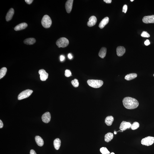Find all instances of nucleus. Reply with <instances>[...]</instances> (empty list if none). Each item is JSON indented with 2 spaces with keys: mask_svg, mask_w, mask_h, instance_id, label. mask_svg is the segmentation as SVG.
Instances as JSON below:
<instances>
[{
  "mask_svg": "<svg viewBox=\"0 0 154 154\" xmlns=\"http://www.w3.org/2000/svg\"><path fill=\"white\" fill-rule=\"evenodd\" d=\"M124 106L128 109H133L138 107L139 103L135 98L127 97L124 98L123 100Z\"/></svg>",
  "mask_w": 154,
  "mask_h": 154,
  "instance_id": "1",
  "label": "nucleus"
},
{
  "mask_svg": "<svg viewBox=\"0 0 154 154\" xmlns=\"http://www.w3.org/2000/svg\"><path fill=\"white\" fill-rule=\"evenodd\" d=\"M87 83L89 86L95 88H99L103 84V81L97 80H88L87 81Z\"/></svg>",
  "mask_w": 154,
  "mask_h": 154,
  "instance_id": "2",
  "label": "nucleus"
},
{
  "mask_svg": "<svg viewBox=\"0 0 154 154\" xmlns=\"http://www.w3.org/2000/svg\"><path fill=\"white\" fill-rule=\"evenodd\" d=\"M41 23L43 27L48 28L51 26L52 22L50 17L48 15H45L42 19Z\"/></svg>",
  "mask_w": 154,
  "mask_h": 154,
  "instance_id": "3",
  "label": "nucleus"
},
{
  "mask_svg": "<svg viewBox=\"0 0 154 154\" xmlns=\"http://www.w3.org/2000/svg\"><path fill=\"white\" fill-rule=\"evenodd\" d=\"M56 44L58 48H64L68 46L69 44V41L66 38H61L57 41Z\"/></svg>",
  "mask_w": 154,
  "mask_h": 154,
  "instance_id": "4",
  "label": "nucleus"
},
{
  "mask_svg": "<svg viewBox=\"0 0 154 154\" xmlns=\"http://www.w3.org/2000/svg\"><path fill=\"white\" fill-rule=\"evenodd\" d=\"M154 143V137L149 136L145 137L142 140L141 143L142 145L149 146L153 144Z\"/></svg>",
  "mask_w": 154,
  "mask_h": 154,
  "instance_id": "5",
  "label": "nucleus"
},
{
  "mask_svg": "<svg viewBox=\"0 0 154 154\" xmlns=\"http://www.w3.org/2000/svg\"><path fill=\"white\" fill-rule=\"evenodd\" d=\"M33 92L32 90L27 89L25 90L19 94L18 96V100H20L27 98L30 96Z\"/></svg>",
  "mask_w": 154,
  "mask_h": 154,
  "instance_id": "6",
  "label": "nucleus"
},
{
  "mask_svg": "<svg viewBox=\"0 0 154 154\" xmlns=\"http://www.w3.org/2000/svg\"><path fill=\"white\" fill-rule=\"evenodd\" d=\"M131 125V124L129 122L123 121L120 124L119 129L121 132H123L127 129H129L130 128Z\"/></svg>",
  "mask_w": 154,
  "mask_h": 154,
  "instance_id": "7",
  "label": "nucleus"
},
{
  "mask_svg": "<svg viewBox=\"0 0 154 154\" xmlns=\"http://www.w3.org/2000/svg\"><path fill=\"white\" fill-rule=\"evenodd\" d=\"M38 73L40 75V78L41 81H46L48 79V74L45 70L43 69L40 70L38 71Z\"/></svg>",
  "mask_w": 154,
  "mask_h": 154,
  "instance_id": "8",
  "label": "nucleus"
},
{
  "mask_svg": "<svg viewBox=\"0 0 154 154\" xmlns=\"http://www.w3.org/2000/svg\"><path fill=\"white\" fill-rule=\"evenodd\" d=\"M51 119V115L49 112H47L43 114L42 116V120L44 123H48Z\"/></svg>",
  "mask_w": 154,
  "mask_h": 154,
  "instance_id": "9",
  "label": "nucleus"
},
{
  "mask_svg": "<svg viewBox=\"0 0 154 154\" xmlns=\"http://www.w3.org/2000/svg\"><path fill=\"white\" fill-rule=\"evenodd\" d=\"M143 21L145 23H154V15L144 16L143 18Z\"/></svg>",
  "mask_w": 154,
  "mask_h": 154,
  "instance_id": "10",
  "label": "nucleus"
},
{
  "mask_svg": "<svg viewBox=\"0 0 154 154\" xmlns=\"http://www.w3.org/2000/svg\"><path fill=\"white\" fill-rule=\"evenodd\" d=\"M73 0H68L67 1L65 5V7L67 12L69 13L71 12L72 8Z\"/></svg>",
  "mask_w": 154,
  "mask_h": 154,
  "instance_id": "11",
  "label": "nucleus"
},
{
  "mask_svg": "<svg viewBox=\"0 0 154 154\" xmlns=\"http://www.w3.org/2000/svg\"><path fill=\"white\" fill-rule=\"evenodd\" d=\"M97 21V18L96 17L94 16H92L89 19V21L88 22L87 25L89 27H91L96 24Z\"/></svg>",
  "mask_w": 154,
  "mask_h": 154,
  "instance_id": "12",
  "label": "nucleus"
},
{
  "mask_svg": "<svg viewBox=\"0 0 154 154\" xmlns=\"http://www.w3.org/2000/svg\"><path fill=\"white\" fill-rule=\"evenodd\" d=\"M14 10L13 8H11L9 10L6 16V19L7 21L10 20L14 15Z\"/></svg>",
  "mask_w": 154,
  "mask_h": 154,
  "instance_id": "13",
  "label": "nucleus"
},
{
  "mask_svg": "<svg viewBox=\"0 0 154 154\" xmlns=\"http://www.w3.org/2000/svg\"><path fill=\"white\" fill-rule=\"evenodd\" d=\"M125 48L123 46H119L116 48V53L117 56H122L125 54Z\"/></svg>",
  "mask_w": 154,
  "mask_h": 154,
  "instance_id": "14",
  "label": "nucleus"
},
{
  "mask_svg": "<svg viewBox=\"0 0 154 154\" xmlns=\"http://www.w3.org/2000/svg\"><path fill=\"white\" fill-rule=\"evenodd\" d=\"M27 26V23H21L16 26L14 28V29L16 31L21 30L25 29Z\"/></svg>",
  "mask_w": 154,
  "mask_h": 154,
  "instance_id": "15",
  "label": "nucleus"
},
{
  "mask_svg": "<svg viewBox=\"0 0 154 154\" xmlns=\"http://www.w3.org/2000/svg\"><path fill=\"white\" fill-rule=\"evenodd\" d=\"M109 21V18L108 17H106L104 18L100 22L99 25V27L100 29H103L106 25L108 24Z\"/></svg>",
  "mask_w": 154,
  "mask_h": 154,
  "instance_id": "16",
  "label": "nucleus"
},
{
  "mask_svg": "<svg viewBox=\"0 0 154 154\" xmlns=\"http://www.w3.org/2000/svg\"><path fill=\"white\" fill-rule=\"evenodd\" d=\"M114 120V118L112 116H107L105 120V123L108 126L111 125Z\"/></svg>",
  "mask_w": 154,
  "mask_h": 154,
  "instance_id": "17",
  "label": "nucleus"
},
{
  "mask_svg": "<svg viewBox=\"0 0 154 154\" xmlns=\"http://www.w3.org/2000/svg\"><path fill=\"white\" fill-rule=\"evenodd\" d=\"M35 140L38 146H42L44 144V141L42 138L39 136H36L35 138Z\"/></svg>",
  "mask_w": 154,
  "mask_h": 154,
  "instance_id": "18",
  "label": "nucleus"
},
{
  "mask_svg": "<svg viewBox=\"0 0 154 154\" xmlns=\"http://www.w3.org/2000/svg\"><path fill=\"white\" fill-rule=\"evenodd\" d=\"M114 137L113 134L111 133H109L105 135V140L107 143H108L113 139Z\"/></svg>",
  "mask_w": 154,
  "mask_h": 154,
  "instance_id": "19",
  "label": "nucleus"
},
{
  "mask_svg": "<svg viewBox=\"0 0 154 154\" xmlns=\"http://www.w3.org/2000/svg\"><path fill=\"white\" fill-rule=\"evenodd\" d=\"M36 42V40L33 38H26L24 41V43L27 45H32L34 44Z\"/></svg>",
  "mask_w": 154,
  "mask_h": 154,
  "instance_id": "20",
  "label": "nucleus"
},
{
  "mask_svg": "<svg viewBox=\"0 0 154 154\" xmlns=\"http://www.w3.org/2000/svg\"><path fill=\"white\" fill-rule=\"evenodd\" d=\"M137 76V75L136 73H132L127 75L125 77V79L127 81H130L132 80L135 79Z\"/></svg>",
  "mask_w": 154,
  "mask_h": 154,
  "instance_id": "21",
  "label": "nucleus"
},
{
  "mask_svg": "<svg viewBox=\"0 0 154 154\" xmlns=\"http://www.w3.org/2000/svg\"><path fill=\"white\" fill-rule=\"evenodd\" d=\"M53 144H54L55 149L57 150H59L61 146V141L59 138H57L55 139Z\"/></svg>",
  "mask_w": 154,
  "mask_h": 154,
  "instance_id": "22",
  "label": "nucleus"
},
{
  "mask_svg": "<svg viewBox=\"0 0 154 154\" xmlns=\"http://www.w3.org/2000/svg\"><path fill=\"white\" fill-rule=\"evenodd\" d=\"M106 48L103 47L100 49L98 53V56L100 58H104L106 56Z\"/></svg>",
  "mask_w": 154,
  "mask_h": 154,
  "instance_id": "23",
  "label": "nucleus"
},
{
  "mask_svg": "<svg viewBox=\"0 0 154 154\" xmlns=\"http://www.w3.org/2000/svg\"><path fill=\"white\" fill-rule=\"evenodd\" d=\"M7 69L5 67H3L0 70V79H1L6 75Z\"/></svg>",
  "mask_w": 154,
  "mask_h": 154,
  "instance_id": "24",
  "label": "nucleus"
},
{
  "mask_svg": "<svg viewBox=\"0 0 154 154\" xmlns=\"http://www.w3.org/2000/svg\"><path fill=\"white\" fill-rule=\"evenodd\" d=\"M139 126V124L138 122H134L133 124L131 125L130 128L132 130H134L137 129Z\"/></svg>",
  "mask_w": 154,
  "mask_h": 154,
  "instance_id": "25",
  "label": "nucleus"
},
{
  "mask_svg": "<svg viewBox=\"0 0 154 154\" xmlns=\"http://www.w3.org/2000/svg\"><path fill=\"white\" fill-rule=\"evenodd\" d=\"M100 151L102 154H110V152L106 147H103L100 149Z\"/></svg>",
  "mask_w": 154,
  "mask_h": 154,
  "instance_id": "26",
  "label": "nucleus"
},
{
  "mask_svg": "<svg viewBox=\"0 0 154 154\" xmlns=\"http://www.w3.org/2000/svg\"><path fill=\"white\" fill-rule=\"evenodd\" d=\"M71 83L73 86L75 87H77L79 86V83L78 80L77 79H75L71 81Z\"/></svg>",
  "mask_w": 154,
  "mask_h": 154,
  "instance_id": "27",
  "label": "nucleus"
},
{
  "mask_svg": "<svg viewBox=\"0 0 154 154\" xmlns=\"http://www.w3.org/2000/svg\"><path fill=\"white\" fill-rule=\"evenodd\" d=\"M141 36L144 38H148L150 37V36L147 32L143 31L142 33Z\"/></svg>",
  "mask_w": 154,
  "mask_h": 154,
  "instance_id": "28",
  "label": "nucleus"
},
{
  "mask_svg": "<svg viewBox=\"0 0 154 154\" xmlns=\"http://www.w3.org/2000/svg\"><path fill=\"white\" fill-rule=\"evenodd\" d=\"M65 75L67 77H69L72 76L71 72L70 70L66 69L65 71Z\"/></svg>",
  "mask_w": 154,
  "mask_h": 154,
  "instance_id": "29",
  "label": "nucleus"
},
{
  "mask_svg": "<svg viewBox=\"0 0 154 154\" xmlns=\"http://www.w3.org/2000/svg\"><path fill=\"white\" fill-rule=\"evenodd\" d=\"M127 9H128V7H127V5H124L123 7V12H124L125 13H126L127 11Z\"/></svg>",
  "mask_w": 154,
  "mask_h": 154,
  "instance_id": "30",
  "label": "nucleus"
},
{
  "mask_svg": "<svg viewBox=\"0 0 154 154\" xmlns=\"http://www.w3.org/2000/svg\"><path fill=\"white\" fill-rule=\"evenodd\" d=\"M144 44L146 46H148L150 44V42L149 40L147 39L144 42Z\"/></svg>",
  "mask_w": 154,
  "mask_h": 154,
  "instance_id": "31",
  "label": "nucleus"
},
{
  "mask_svg": "<svg viewBox=\"0 0 154 154\" xmlns=\"http://www.w3.org/2000/svg\"><path fill=\"white\" fill-rule=\"evenodd\" d=\"M25 1L28 4H30L33 2V0H25Z\"/></svg>",
  "mask_w": 154,
  "mask_h": 154,
  "instance_id": "32",
  "label": "nucleus"
},
{
  "mask_svg": "<svg viewBox=\"0 0 154 154\" xmlns=\"http://www.w3.org/2000/svg\"><path fill=\"white\" fill-rule=\"evenodd\" d=\"M65 58L64 56H63V55H61L60 57V61H64V60L65 59Z\"/></svg>",
  "mask_w": 154,
  "mask_h": 154,
  "instance_id": "33",
  "label": "nucleus"
},
{
  "mask_svg": "<svg viewBox=\"0 0 154 154\" xmlns=\"http://www.w3.org/2000/svg\"><path fill=\"white\" fill-rule=\"evenodd\" d=\"M104 1L106 3H108V4H110V3H111L112 1L111 0H104Z\"/></svg>",
  "mask_w": 154,
  "mask_h": 154,
  "instance_id": "34",
  "label": "nucleus"
},
{
  "mask_svg": "<svg viewBox=\"0 0 154 154\" xmlns=\"http://www.w3.org/2000/svg\"><path fill=\"white\" fill-rule=\"evenodd\" d=\"M3 124L1 120H0V128H3Z\"/></svg>",
  "mask_w": 154,
  "mask_h": 154,
  "instance_id": "35",
  "label": "nucleus"
},
{
  "mask_svg": "<svg viewBox=\"0 0 154 154\" xmlns=\"http://www.w3.org/2000/svg\"><path fill=\"white\" fill-rule=\"evenodd\" d=\"M30 154H37L36 152L33 150H31L30 151Z\"/></svg>",
  "mask_w": 154,
  "mask_h": 154,
  "instance_id": "36",
  "label": "nucleus"
},
{
  "mask_svg": "<svg viewBox=\"0 0 154 154\" xmlns=\"http://www.w3.org/2000/svg\"><path fill=\"white\" fill-rule=\"evenodd\" d=\"M68 58L69 59H71L73 58V56L71 53H69L68 54Z\"/></svg>",
  "mask_w": 154,
  "mask_h": 154,
  "instance_id": "37",
  "label": "nucleus"
},
{
  "mask_svg": "<svg viewBox=\"0 0 154 154\" xmlns=\"http://www.w3.org/2000/svg\"><path fill=\"white\" fill-rule=\"evenodd\" d=\"M117 133V132L115 131L114 132V133L115 135H116Z\"/></svg>",
  "mask_w": 154,
  "mask_h": 154,
  "instance_id": "38",
  "label": "nucleus"
},
{
  "mask_svg": "<svg viewBox=\"0 0 154 154\" xmlns=\"http://www.w3.org/2000/svg\"><path fill=\"white\" fill-rule=\"evenodd\" d=\"M110 154H115V153H114V152H112Z\"/></svg>",
  "mask_w": 154,
  "mask_h": 154,
  "instance_id": "39",
  "label": "nucleus"
},
{
  "mask_svg": "<svg viewBox=\"0 0 154 154\" xmlns=\"http://www.w3.org/2000/svg\"><path fill=\"white\" fill-rule=\"evenodd\" d=\"M134 1V0H130V1Z\"/></svg>",
  "mask_w": 154,
  "mask_h": 154,
  "instance_id": "40",
  "label": "nucleus"
},
{
  "mask_svg": "<svg viewBox=\"0 0 154 154\" xmlns=\"http://www.w3.org/2000/svg\"><path fill=\"white\" fill-rule=\"evenodd\" d=\"M153 76L154 77V74Z\"/></svg>",
  "mask_w": 154,
  "mask_h": 154,
  "instance_id": "41",
  "label": "nucleus"
}]
</instances>
